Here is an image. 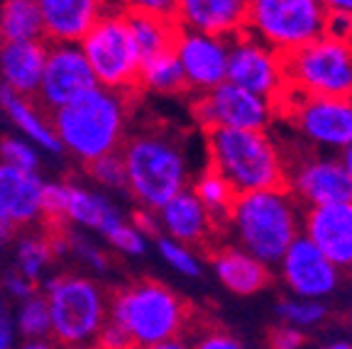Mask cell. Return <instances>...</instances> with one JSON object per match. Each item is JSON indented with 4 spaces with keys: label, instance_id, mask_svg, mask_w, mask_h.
I'll use <instances>...</instances> for the list:
<instances>
[{
    "label": "cell",
    "instance_id": "cell-1",
    "mask_svg": "<svg viewBox=\"0 0 352 349\" xmlns=\"http://www.w3.org/2000/svg\"><path fill=\"white\" fill-rule=\"evenodd\" d=\"M188 139L191 130L164 115L135 113L120 152L125 159L127 191L140 207L157 215L166 203L186 191L188 183L193 185Z\"/></svg>",
    "mask_w": 352,
    "mask_h": 349
},
{
    "label": "cell",
    "instance_id": "cell-2",
    "mask_svg": "<svg viewBox=\"0 0 352 349\" xmlns=\"http://www.w3.org/2000/svg\"><path fill=\"white\" fill-rule=\"evenodd\" d=\"M142 100L144 93L94 88L52 113L50 127L59 137L61 147L76 154L81 164H88L120 147Z\"/></svg>",
    "mask_w": 352,
    "mask_h": 349
},
{
    "label": "cell",
    "instance_id": "cell-3",
    "mask_svg": "<svg viewBox=\"0 0 352 349\" xmlns=\"http://www.w3.org/2000/svg\"><path fill=\"white\" fill-rule=\"evenodd\" d=\"M201 315L191 300L152 276L132 278L110 291V320L118 322L138 349L186 337Z\"/></svg>",
    "mask_w": 352,
    "mask_h": 349
},
{
    "label": "cell",
    "instance_id": "cell-4",
    "mask_svg": "<svg viewBox=\"0 0 352 349\" xmlns=\"http://www.w3.org/2000/svg\"><path fill=\"white\" fill-rule=\"evenodd\" d=\"M201 135L206 144V164L213 166L240 198L257 191L292 193L270 130L215 127Z\"/></svg>",
    "mask_w": 352,
    "mask_h": 349
},
{
    "label": "cell",
    "instance_id": "cell-5",
    "mask_svg": "<svg viewBox=\"0 0 352 349\" xmlns=\"http://www.w3.org/2000/svg\"><path fill=\"white\" fill-rule=\"evenodd\" d=\"M298 220H303V205L294 193L257 191L237 198L230 232L248 254L274 264L298 240Z\"/></svg>",
    "mask_w": 352,
    "mask_h": 349
},
{
    "label": "cell",
    "instance_id": "cell-6",
    "mask_svg": "<svg viewBox=\"0 0 352 349\" xmlns=\"http://www.w3.org/2000/svg\"><path fill=\"white\" fill-rule=\"evenodd\" d=\"M270 117L314 144L347 149L352 144L350 100L325 98L292 81H281L267 98Z\"/></svg>",
    "mask_w": 352,
    "mask_h": 349
},
{
    "label": "cell",
    "instance_id": "cell-7",
    "mask_svg": "<svg viewBox=\"0 0 352 349\" xmlns=\"http://www.w3.org/2000/svg\"><path fill=\"white\" fill-rule=\"evenodd\" d=\"M52 337L61 347L94 344L110 315V291L78 273H56L47 281Z\"/></svg>",
    "mask_w": 352,
    "mask_h": 349
},
{
    "label": "cell",
    "instance_id": "cell-8",
    "mask_svg": "<svg viewBox=\"0 0 352 349\" xmlns=\"http://www.w3.org/2000/svg\"><path fill=\"white\" fill-rule=\"evenodd\" d=\"M281 81H292L316 95L350 100L352 95V44L318 37L314 42L276 49Z\"/></svg>",
    "mask_w": 352,
    "mask_h": 349
},
{
    "label": "cell",
    "instance_id": "cell-9",
    "mask_svg": "<svg viewBox=\"0 0 352 349\" xmlns=\"http://www.w3.org/2000/svg\"><path fill=\"white\" fill-rule=\"evenodd\" d=\"M83 56L94 69L96 81L110 91L147 93L142 83V59L125 17L100 15L81 39Z\"/></svg>",
    "mask_w": 352,
    "mask_h": 349
},
{
    "label": "cell",
    "instance_id": "cell-10",
    "mask_svg": "<svg viewBox=\"0 0 352 349\" xmlns=\"http://www.w3.org/2000/svg\"><path fill=\"white\" fill-rule=\"evenodd\" d=\"M323 15L320 0H248L245 27L270 49H292L320 37Z\"/></svg>",
    "mask_w": 352,
    "mask_h": 349
},
{
    "label": "cell",
    "instance_id": "cell-11",
    "mask_svg": "<svg viewBox=\"0 0 352 349\" xmlns=\"http://www.w3.org/2000/svg\"><path fill=\"white\" fill-rule=\"evenodd\" d=\"M188 110L201 132L215 130V127L267 130L272 120L267 100L230 81H223L208 91H196L188 98Z\"/></svg>",
    "mask_w": 352,
    "mask_h": 349
},
{
    "label": "cell",
    "instance_id": "cell-12",
    "mask_svg": "<svg viewBox=\"0 0 352 349\" xmlns=\"http://www.w3.org/2000/svg\"><path fill=\"white\" fill-rule=\"evenodd\" d=\"M96 88L94 69L88 66L83 52L72 44H50V54L44 64L42 83L32 98H25L34 113L50 125L52 113L74 103Z\"/></svg>",
    "mask_w": 352,
    "mask_h": 349
},
{
    "label": "cell",
    "instance_id": "cell-13",
    "mask_svg": "<svg viewBox=\"0 0 352 349\" xmlns=\"http://www.w3.org/2000/svg\"><path fill=\"white\" fill-rule=\"evenodd\" d=\"M286 179L303 207L352 203V179L345 164L340 159H323L316 147L289 164Z\"/></svg>",
    "mask_w": 352,
    "mask_h": 349
},
{
    "label": "cell",
    "instance_id": "cell-14",
    "mask_svg": "<svg viewBox=\"0 0 352 349\" xmlns=\"http://www.w3.org/2000/svg\"><path fill=\"white\" fill-rule=\"evenodd\" d=\"M228 44V81L245 91L254 93L262 100L272 95L279 86L276 54L262 39H257L248 27L226 34Z\"/></svg>",
    "mask_w": 352,
    "mask_h": 349
},
{
    "label": "cell",
    "instance_id": "cell-15",
    "mask_svg": "<svg viewBox=\"0 0 352 349\" xmlns=\"http://www.w3.org/2000/svg\"><path fill=\"white\" fill-rule=\"evenodd\" d=\"M160 215L174 242H179L186 249H196L206 259L226 240V232L213 223V218L193 191L179 193L174 201L162 207Z\"/></svg>",
    "mask_w": 352,
    "mask_h": 349
},
{
    "label": "cell",
    "instance_id": "cell-16",
    "mask_svg": "<svg viewBox=\"0 0 352 349\" xmlns=\"http://www.w3.org/2000/svg\"><path fill=\"white\" fill-rule=\"evenodd\" d=\"M281 276L294 295L318 300L336 291L340 269L328 262L323 251L308 237H298L281 259Z\"/></svg>",
    "mask_w": 352,
    "mask_h": 349
},
{
    "label": "cell",
    "instance_id": "cell-17",
    "mask_svg": "<svg viewBox=\"0 0 352 349\" xmlns=\"http://www.w3.org/2000/svg\"><path fill=\"white\" fill-rule=\"evenodd\" d=\"M306 237L342 271H352V203L303 207Z\"/></svg>",
    "mask_w": 352,
    "mask_h": 349
},
{
    "label": "cell",
    "instance_id": "cell-18",
    "mask_svg": "<svg viewBox=\"0 0 352 349\" xmlns=\"http://www.w3.org/2000/svg\"><path fill=\"white\" fill-rule=\"evenodd\" d=\"M176 56L196 91H208L228 78V44L223 37L186 30Z\"/></svg>",
    "mask_w": 352,
    "mask_h": 349
},
{
    "label": "cell",
    "instance_id": "cell-19",
    "mask_svg": "<svg viewBox=\"0 0 352 349\" xmlns=\"http://www.w3.org/2000/svg\"><path fill=\"white\" fill-rule=\"evenodd\" d=\"M42 196L44 185L32 171L0 161V215L20 229L30 227L42 218Z\"/></svg>",
    "mask_w": 352,
    "mask_h": 349
},
{
    "label": "cell",
    "instance_id": "cell-20",
    "mask_svg": "<svg viewBox=\"0 0 352 349\" xmlns=\"http://www.w3.org/2000/svg\"><path fill=\"white\" fill-rule=\"evenodd\" d=\"M176 17L191 32L226 37L245 27L248 0H176Z\"/></svg>",
    "mask_w": 352,
    "mask_h": 349
},
{
    "label": "cell",
    "instance_id": "cell-21",
    "mask_svg": "<svg viewBox=\"0 0 352 349\" xmlns=\"http://www.w3.org/2000/svg\"><path fill=\"white\" fill-rule=\"evenodd\" d=\"M50 44L37 42H8L0 44V76L3 83L20 98H32L42 83L44 64Z\"/></svg>",
    "mask_w": 352,
    "mask_h": 349
},
{
    "label": "cell",
    "instance_id": "cell-22",
    "mask_svg": "<svg viewBox=\"0 0 352 349\" xmlns=\"http://www.w3.org/2000/svg\"><path fill=\"white\" fill-rule=\"evenodd\" d=\"M47 44L81 42L100 17V0H37Z\"/></svg>",
    "mask_w": 352,
    "mask_h": 349
},
{
    "label": "cell",
    "instance_id": "cell-23",
    "mask_svg": "<svg viewBox=\"0 0 352 349\" xmlns=\"http://www.w3.org/2000/svg\"><path fill=\"white\" fill-rule=\"evenodd\" d=\"M208 262L213 264L220 284L235 295H254L259 291L270 289L274 281L270 267L240 247L220 245L208 257Z\"/></svg>",
    "mask_w": 352,
    "mask_h": 349
},
{
    "label": "cell",
    "instance_id": "cell-24",
    "mask_svg": "<svg viewBox=\"0 0 352 349\" xmlns=\"http://www.w3.org/2000/svg\"><path fill=\"white\" fill-rule=\"evenodd\" d=\"M47 42L44 20L37 0H3L0 3V44Z\"/></svg>",
    "mask_w": 352,
    "mask_h": 349
},
{
    "label": "cell",
    "instance_id": "cell-25",
    "mask_svg": "<svg viewBox=\"0 0 352 349\" xmlns=\"http://www.w3.org/2000/svg\"><path fill=\"white\" fill-rule=\"evenodd\" d=\"M61 207H64V215L72 223L88 225V227H96L100 232H108L113 225L120 223L116 207L110 205L105 198L91 196V193L81 191L76 185H61Z\"/></svg>",
    "mask_w": 352,
    "mask_h": 349
},
{
    "label": "cell",
    "instance_id": "cell-26",
    "mask_svg": "<svg viewBox=\"0 0 352 349\" xmlns=\"http://www.w3.org/2000/svg\"><path fill=\"white\" fill-rule=\"evenodd\" d=\"M142 83L144 91H157L162 95H171V98L188 100L196 93L176 54H162L142 64Z\"/></svg>",
    "mask_w": 352,
    "mask_h": 349
},
{
    "label": "cell",
    "instance_id": "cell-27",
    "mask_svg": "<svg viewBox=\"0 0 352 349\" xmlns=\"http://www.w3.org/2000/svg\"><path fill=\"white\" fill-rule=\"evenodd\" d=\"M0 108L10 115V120L15 122L20 130H25L30 137H34L37 142H42L50 152H59L61 149V142H59V137L54 135V130L34 113V108L28 100L20 98L17 93H12L6 83H3V91H0Z\"/></svg>",
    "mask_w": 352,
    "mask_h": 349
},
{
    "label": "cell",
    "instance_id": "cell-28",
    "mask_svg": "<svg viewBox=\"0 0 352 349\" xmlns=\"http://www.w3.org/2000/svg\"><path fill=\"white\" fill-rule=\"evenodd\" d=\"M17 330L25 339H47L52 335V315L47 298L34 293L32 298L22 300L17 313Z\"/></svg>",
    "mask_w": 352,
    "mask_h": 349
},
{
    "label": "cell",
    "instance_id": "cell-29",
    "mask_svg": "<svg viewBox=\"0 0 352 349\" xmlns=\"http://www.w3.org/2000/svg\"><path fill=\"white\" fill-rule=\"evenodd\" d=\"M276 313L292 328H311V325H318L328 317V308L311 298H281Z\"/></svg>",
    "mask_w": 352,
    "mask_h": 349
},
{
    "label": "cell",
    "instance_id": "cell-30",
    "mask_svg": "<svg viewBox=\"0 0 352 349\" xmlns=\"http://www.w3.org/2000/svg\"><path fill=\"white\" fill-rule=\"evenodd\" d=\"M188 342L193 349H245V344L230 333V330L220 328L218 322L210 320L208 315H201V320L193 325Z\"/></svg>",
    "mask_w": 352,
    "mask_h": 349
},
{
    "label": "cell",
    "instance_id": "cell-31",
    "mask_svg": "<svg viewBox=\"0 0 352 349\" xmlns=\"http://www.w3.org/2000/svg\"><path fill=\"white\" fill-rule=\"evenodd\" d=\"M81 169L86 171L91 179L98 181V183L113 185V188H125V191H127L125 159H122L120 147H118L116 152L105 154V157L88 161V164H81Z\"/></svg>",
    "mask_w": 352,
    "mask_h": 349
},
{
    "label": "cell",
    "instance_id": "cell-32",
    "mask_svg": "<svg viewBox=\"0 0 352 349\" xmlns=\"http://www.w3.org/2000/svg\"><path fill=\"white\" fill-rule=\"evenodd\" d=\"M157 242H160L162 257H164L176 271L186 273V276H201V267H198V262L193 259V254L186 249V247H182L179 242L164 240V237H160Z\"/></svg>",
    "mask_w": 352,
    "mask_h": 349
},
{
    "label": "cell",
    "instance_id": "cell-33",
    "mask_svg": "<svg viewBox=\"0 0 352 349\" xmlns=\"http://www.w3.org/2000/svg\"><path fill=\"white\" fill-rule=\"evenodd\" d=\"M0 157L6 164H12L17 169H25V171H32L37 169V157L34 152L28 147V144H22L20 139H12V137H3L0 139Z\"/></svg>",
    "mask_w": 352,
    "mask_h": 349
},
{
    "label": "cell",
    "instance_id": "cell-34",
    "mask_svg": "<svg viewBox=\"0 0 352 349\" xmlns=\"http://www.w3.org/2000/svg\"><path fill=\"white\" fill-rule=\"evenodd\" d=\"M320 37L352 44V12L325 10V15H323V32H320Z\"/></svg>",
    "mask_w": 352,
    "mask_h": 349
},
{
    "label": "cell",
    "instance_id": "cell-35",
    "mask_svg": "<svg viewBox=\"0 0 352 349\" xmlns=\"http://www.w3.org/2000/svg\"><path fill=\"white\" fill-rule=\"evenodd\" d=\"M105 237L110 240V245L118 247L120 251H127V254H142L144 251V242H142V235H140L138 229L130 227L125 223H118L103 232Z\"/></svg>",
    "mask_w": 352,
    "mask_h": 349
},
{
    "label": "cell",
    "instance_id": "cell-36",
    "mask_svg": "<svg viewBox=\"0 0 352 349\" xmlns=\"http://www.w3.org/2000/svg\"><path fill=\"white\" fill-rule=\"evenodd\" d=\"M69 251H74L78 259H83V262L91 264V267L98 269V271H105V269H110V254H108V251H103L100 247L91 245V242L83 240V237L72 235V242H69Z\"/></svg>",
    "mask_w": 352,
    "mask_h": 349
},
{
    "label": "cell",
    "instance_id": "cell-37",
    "mask_svg": "<svg viewBox=\"0 0 352 349\" xmlns=\"http://www.w3.org/2000/svg\"><path fill=\"white\" fill-rule=\"evenodd\" d=\"M306 335L292 325H279L270 330V349H301Z\"/></svg>",
    "mask_w": 352,
    "mask_h": 349
},
{
    "label": "cell",
    "instance_id": "cell-38",
    "mask_svg": "<svg viewBox=\"0 0 352 349\" xmlns=\"http://www.w3.org/2000/svg\"><path fill=\"white\" fill-rule=\"evenodd\" d=\"M37 286L39 284H34L32 278H28L22 271H12L3 278V293L15 295V298H22V300H28V298H32L34 293H39Z\"/></svg>",
    "mask_w": 352,
    "mask_h": 349
},
{
    "label": "cell",
    "instance_id": "cell-39",
    "mask_svg": "<svg viewBox=\"0 0 352 349\" xmlns=\"http://www.w3.org/2000/svg\"><path fill=\"white\" fill-rule=\"evenodd\" d=\"M122 3L125 8H144V10L176 15V0H122Z\"/></svg>",
    "mask_w": 352,
    "mask_h": 349
},
{
    "label": "cell",
    "instance_id": "cell-40",
    "mask_svg": "<svg viewBox=\"0 0 352 349\" xmlns=\"http://www.w3.org/2000/svg\"><path fill=\"white\" fill-rule=\"evenodd\" d=\"M15 342V325L8 308H0V349H12Z\"/></svg>",
    "mask_w": 352,
    "mask_h": 349
},
{
    "label": "cell",
    "instance_id": "cell-41",
    "mask_svg": "<svg viewBox=\"0 0 352 349\" xmlns=\"http://www.w3.org/2000/svg\"><path fill=\"white\" fill-rule=\"evenodd\" d=\"M17 232H20V227L12 220H8L6 215H0V247L6 245V242H10Z\"/></svg>",
    "mask_w": 352,
    "mask_h": 349
},
{
    "label": "cell",
    "instance_id": "cell-42",
    "mask_svg": "<svg viewBox=\"0 0 352 349\" xmlns=\"http://www.w3.org/2000/svg\"><path fill=\"white\" fill-rule=\"evenodd\" d=\"M144 349H193L191 342L184 337H174V339H166V342L160 344H152V347H144Z\"/></svg>",
    "mask_w": 352,
    "mask_h": 349
},
{
    "label": "cell",
    "instance_id": "cell-43",
    "mask_svg": "<svg viewBox=\"0 0 352 349\" xmlns=\"http://www.w3.org/2000/svg\"><path fill=\"white\" fill-rule=\"evenodd\" d=\"M325 10H345L352 12V0H320Z\"/></svg>",
    "mask_w": 352,
    "mask_h": 349
},
{
    "label": "cell",
    "instance_id": "cell-44",
    "mask_svg": "<svg viewBox=\"0 0 352 349\" xmlns=\"http://www.w3.org/2000/svg\"><path fill=\"white\" fill-rule=\"evenodd\" d=\"M20 349H56V347L50 339H25V344Z\"/></svg>",
    "mask_w": 352,
    "mask_h": 349
},
{
    "label": "cell",
    "instance_id": "cell-45",
    "mask_svg": "<svg viewBox=\"0 0 352 349\" xmlns=\"http://www.w3.org/2000/svg\"><path fill=\"white\" fill-rule=\"evenodd\" d=\"M340 161H342V164H345L347 174H350V179H352V144H350V147H347V149H342Z\"/></svg>",
    "mask_w": 352,
    "mask_h": 349
},
{
    "label": "cell",
    "instance_id": "cell-46",
    "mask_svg": "<svg viewBox=\"0 0 352 349\" xmlns=\"http://www.w3.org/2000/svg\"><path fill=\"white\" fill-rule=\"evenodd\" d=\"M320 349H352V344L350 342H330V344H325V347H320Z\"/></svg>",
    "mask_w": 352,
    "mask_h": 349
},
{
    "label": "cell",
    "instance_id": "cell-47",
    "mask_svg": "<svg viewBox=\"0 0 352 349\" xmlns=\"http://www.w3.org/2000/svg\"><path fill=\"white\" fill-rule=\"evenodd\" d=\"M64 349H96V347H91V344H88V347H64Z\"/></svg>",
    "mask_w": 352,
    "mask_h": 349
},
{
    "label": "cell",
    "instance_id": "cell-48",
    "mask_svg": "<svg viewBox=\"0 0 352 349\" xmlns=\"http://www.w3.org/2000/svg\"><path fill=\"white\" fill-rule=\"evenodd\" d=\"M350 105H352V95H350Z\"/></svg>",
    "mask_w": 352,
    "mask_h": 349
},
{
    "label": "cell",
    "instance_id": "cell-49",
    "mask_svg": "<svg viewBox=\"0 0 352 349\" xmlns=\"http://www.w3.org/2000/svg\"><path fill=\"white\" fill-rule=\"evenodd\" d=\"M350 315H352V308H350Z\"/></svg>",
    "mask_w": 352,
    "mask_h": 349
}]
</instances>
